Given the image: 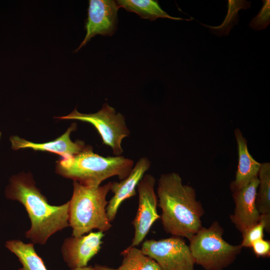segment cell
<instances>
[{
	"label": "cell",
	"mask_w": 270,
	"mask_h": 270,
	"mask_svg": "<svg viewBox=\"0 0 270 270\" xmlns=\"http://www.w3.org/2000/svg\"><path fill=\"white\" fill-rule=\"evenodd\" d=\"M157 194L164 230L190 240L202 227L201 218L204 213L194 188L184 184L178 173L169 172L160 176Z\"/></svg>",
	"instance_id": "obj_1"
},
{
	"label": "cell",
	"mask_w": 270,
	"mask_h": 270,
	"mask_svg": "<svg viewBox=\"0 0 270 270\" xmlns=\"http://www.w3.org/2000/svg\"><path fill=\"white\" fill-rule=\"evenodd\" d=\"M5 194L8 198L19 202L25 208L31 222L26 236L34 243L44 244L52 234L69 226V202L58 206L50 204L30 173L13 176Z\"/></svg>",
	"instance_id": "obj_2"
},
{
	"label": "cell",
	"mask_w": 270,
	"mask_h": 270,
	"mask_svg": "<svg viewBox=\"0 0 270 270\" xmlns=\"http://www.w3.org/2000/svg\"><path fill=\"white\" fill-rule=\"evenodd\" d=\"M134 161L122 156H102L88 146L78 154L62 158L56 162V172L82 185L98 186L104 180L117 176L120 180L130 172Z\"/></svg>",
	"instance_id": "obj_3"
},
{
	"label": "cell",
	"mask_w": 270,
	"mask_h": 270,
	"mask_svg": "<svg viewBox=\"0 0 270 270\" xmlns=\"http://www.w3.org/2000/svg\"><path fill=\"white\" fill-rule=\"evenodd\" d=\"M112 182L103 186H89L74 181L73 192L69 202L68 222L72 236L84 235L97 229L102 232L112 227L106 214V196Z\"/></svg>",
	"instance_id": "obj_4"
},
{
	"label": "cell",
	"mask_w": 270,
	"mask_h": 270,
	"mask_svg": "<svg viewBox=\"0 0 270 270\" xmlns=\"http://www.w3.org/2000/svg\"><path fill=\"white\" fill-rule=\"evenodd\" d=\"M224 232L220 224L214 221L193 236L189 247L195 264L206 270H223L234 262L242 248L226 242L222 238Z\"/></svg>",
	"instance_id": "obj_5"
},
{
	"label": "cell",
	"mask_w": 270,
	"mask_h": 270,
	"mask_svg": "<svg viewBox=\"0 0 270 270\" xmlns=\"http://www.w3.org/2000/svg\"><path fill=\"white\" fill-rule=\"evenodd\" d=\"M56 118L90 124L100 136L102 143L110 146L115 156H121L122 154V141L130 134L124 116L116 112V110L107 103H104L102 108L96 113L83 114L75 108L68 115Z\"/></svg>",
	"instance_id": "obj_6"
},
{
	"label": "cell",
	"mask_w": 270,
	"mask_h": 270,
	"mask_svg": "<svg viewBox=\"0 0 270 270\" xmlns=\"http://www.w3.org/2000/svg\"><path fill=\"white\" fill-rule=\"evenodd\" d=\"M140 250L154 260L161 270H194L195 262L189 246L182 237L146 240Z\"/></svg>",
	"instance_id": "obj_7"
},
{
	"label": "cell",
	"mask_w": 270,
	"mask_h": 270,
	"mask_svg": "<svg viewBox=\"0 0 270 270\" xmlns=\"http://www.w3.org/2000/svg\"><path fill=\"white\" fill-rule=\"evenodd\" d=\"M156 178L150 174H145L137 186L138 204L132 222L134 236L130 246H136L141 244L154 222L160 218L157 210L158 196L154 191Z\"/></svg>",
	"instance_id": "obj_8"
},
{
	"label": "cell",
	"mask_w": 270,
	"mask_h": 270,
	"mask_svg": "<svg viewBox=\"0 0 270 270\" xmlns=\"http://www.w3.org/2000/svg\"><path fill=\"white\" fill-rule=\"evenodd\" d=\"M119 6L113 0H90L85 24L86 36L75 52L79 50L97 34L112 36L116 29Z\"/></svg>",
	"instance_id": "obj_9"
},
{
	"label": "cell",
	"mask_w": 270,
	"mask_h": 270,
	"mask_svg": "<svg viewBox=\"0 0 270 270\" xmlns=\"http://www.w3.org/2000/svg\"><path fill=\"white\" fill-rule=\"evenodd\" d=\"M104 232H90L86 235L66 238L62 247L63 258L72 269L87 266L100 250Z\"/></svg>",
	"instance_id": "obj_10"
},
{
	"label": "cell",
	"mask_w": 270,
	"mask_h": 270,
	"mask_svg": "<svg viewBox=\"0 0 270 270\" xmlns=\"http://www.w3.org/2000/svg\"><path fill=\"white\" fill-rule=\"evenodd\" d=\"M258 183L257 176L247 186L233 192L235 208L230 218L242 234L260 221V214L256 204Z\"/></svg>",
	"instance_id": "obj_11"
},
{
	"label": "cell",
	"mask_w": 270,
	"mask_h": 270,
	"mask_svg": "<svg viewBox=\"0 0 270 270\" xmlns=\"http://www.w3.org/2000/svg\"><path fill=\"white\" fill-rule=\"evenodd\" d=\"M150 164L147 158H141L126 178L120 182H112L110 191L114 193V196L108 202L106 206L107 216L110 222L114 220L122 202L136 195V188L150 168Z\"/></svg>",
	"instance_id": "obj_12"
},
{
	"label": "cell",
	"mask_w": 270,
	"mask_h": 270,
	"mask_svg": "<svg viewBox=\"0 0 270 270\" xmlns=\"http://www.w3.org/2000/svg\"><path fill=\"white\" fill-rule=\"evenodd\" d=\"M76 128V124H72L66 131L55 140L44 143H34L20 138L16 136L10 138L12 148L15 150L22 148H31L34 150L48 152L59 154L62 158L74 156L86 146L84 142L78 140L73 142L70 134Z\"/></svg>",
	"instance_id": "obj_13"
},
{
	"label": "cell",
	"mask_w": 270,
	"mask_h": 270,
	"mask_svg": "<svg viewBox=\"0 0 270 270\" xmlns=\"http://www.w3.org/2000/svg\"><path fill=\"white\" fill-rule=\"evenodd\" d=\"M234 136L238 158L236 178L230 186L232 193L244 188L257 177L261 166V163L255 160L250 153L247 140L239 128L234 130Z\"/></svg>",
	"instance_id": "obj_14"
},
{
	"label": "cell",
	"mask_w": 270,
	"mask_h": 270,
	"mask_svg": "<svg viewBox=\"0 0 270 270\" xmlns=\"http://www.w3.org/2000/svg\"><path fill=\"white\" fill-rule=\"evenodd\" d=\"M121 254L122 262L117 268L96 264L95 270H161L152 258L142 252L140 249L130 246L124 250Z\"/></svg>",
	"instance_id": "obj_15"
},
{
	"label": "cell",
	"mask_w": 270,
	"mask_h": 270,
	"mask_svg": "<svg viewBox=\"0 0 270 270\" xmlns=\"http://www.w3.org/2000/svg\"><path fill=\"white\" fill-rule=\"evenodd\" d=\"M6 246L22 264V268L19 270H47L42 259L36 253L33 244L13 240L7 241Z\"/></svg>",
	"instance_id": "obj_16"
},
{
	"label": "cell",
	"mask_w": 270,
	"mask_h": 270,
	"mask_svg": "<svg viewBox=\"0 0 270 270\" xmlns=\"http://www.w3.org/2000/svg\"><path fill=\"white\" fill-rule=\"evenodd\" d=\"M116 2L119 8H122L127 11L134 12L141 18L155 20L159 18L173 20H182L172 17L162 10L158 1L153 0H118Z\"/></svg>",
	"instance_id": "obj_17"
},
{
	"label": "cell",
	"mask_w": 270,
	"mask_h": 270,
	"mask_svg": "<svg viewBox=\"0 0 270 270\" xmlns=\"http://www.w3.org/2000/svg\"><path fill=\"white\" fill-rule=\"evenodd\" d=\"M258 177L259 180L256 204L260 214H270V163H261Z\"/></svg>",
	"instance_id": "obj_18"
},
{
	"label": "cell",
	"mask_w": 270,
	"mask_h": 270,
	"mask_svg": "<svg viewBox=\"0 0 270 270\" xmlns=\"http://www.w3.org/2000/svg\"><path fill=\"white\" fill-rule=\"evenodd\" d=\"M270 230V214H260V221L242 234V247L250 248L256 241L262 239L264 231Z\"/></svg>",
	"instance_id": "obj_19"
},
{
	"label": "cell",
	"mask_w": 270,
	"mask_h": 270,
	"mask_svg": "<svg viewBox=\"0 0 270 270\" xmlns=\"http://www.w3.org/2000/svg\"><path fill=\"white\" fill-rule=\"evenodd\" d=\"M270 1H264V6L251 22L250 27L260 30L266 27L270 22Z\"/></svg>",
	"instance_id": "obj_20"
},
{
	"label": "cell",
	"mask_w": 270,
	"mask_h": 270,
	"mask_svg": "<svg viewBox=\"0 0 270 270\" xmlns=\"http://www.w3.org/2000/svg\"><path fill=\"white\" fill-rule=\"evenodd\" d=\"M251 248L257 256L268 257L270 256V242L264 238L254 242Z\"/></svg>",
	"instance_id": "obj_21"
},
{
	"label": "cell",
	"mask_w": 270,
	"mask_h": 270,
	"mask_svg": "<svg viewBox=\"0 0 270 270\" xmlns=\"http://www.w3.org/2000/svg\"><path fill=\"white\" fill-rule=\"evenodd\" d=\"M72 270H95L94 268L92 266H84V267H81V268H78L74 269H72Z\"/></svg>",
	"instance_id": "obj_22"
},
{
	"label": "cell",
	"mask_w": 270,
	"mask_h": 270,
	"mask_svg": "<svg viewBox=\"0 0 270 270\" xmlns=\"http://www.w3.org/2000/svg\"><path fill=\"white\" fill-rule=\"evenodd\" d=\"M0 136H1V132H0Z\"/></svg>",
	"instance_id": "obj_23"
}]
</instances>
